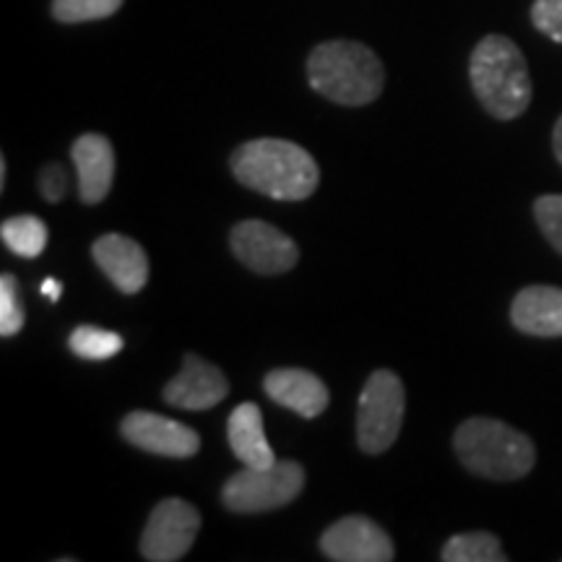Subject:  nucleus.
Here are the masks:
<instances>
[{
  "mask_svg": "<svg viewBox=\"0 0 562 562\" xmlns=\"http://www.w3.org/2000/svg\"><path fill=\"white\" fill-rule=\"evenodd\" d=\"M232 175L250 191L277 201L311 199L321 170L302 146L284 138H256L232 154Z\"/></svg>",
  "mask_w": 562,
  "mask_h": 562,
  "instance_id": "1",
  "label": "nucleus"
},
{
  "mask_svg": "<svg viewBox=\"0 0 562 562\" xmlns=\"http://www.w3.org/2000/svg\"><path fill=\"white\" fill-rule=\"evenodd\" d=\"M476 100L497 121H516L531 104V74L516 42L503 34H487L469 60Z\"/></svg>",
  "mask_w": 562,
  "mask_h": 562,
  "instance_id": "2",
  "label": "nucleus"
},
{
  "mask_svg": "<svg viewBox=\"0 0 562 562\" xmlns=\"http://www.w3.org/2000/svg\"><path fill=\"white\" fill-rule=\"evenodd\" d=\"M307 81L318 94L344 108L375 102L385 87L381 58L360 42H323L307 58Z\"/></svg>",
  "mask_w": 562,
  "mask_h": 562,
  "instance_id": "3",
  "label": "nucleus"
},
{
  "mask_svg": "<svg viewBox=\"0 0 562 562\" xmlns=\"http://www.w3.org/2000/svg\"><path fill=\"white\" fill-rule=\"evenodd\" d=\"M456 456L472 474L484 480H521L537 463V448L531 438L501 419H467L453 435Z\"/></svg>",
  "mask_w": 562,
  "mask_h": 562,
  "instance_id": "4",
  "label": "nucleus"
},
{
  "mask_svg": "<svg viewBox=\"0 0 562 562\" xmlns=\"http://www.w3.org/2000/svg\"><path fill=\"white\" fill-rule=\"evenodd\" d=\"M305 487V469L297 461H277L271 467H245L229 476L222 503L232 513H269L290 505Z\"/></svg>",
  "mask_w": 562,
  "mask_h": 562,
  "instance_id": "5",
  "label": "nucleus"
},
{
  "mask_svg": "<svg viewBox=\"0 0 562 562\" xmlns=\"http://www.w3.org/2000/svg\"><path fill=\"white\" fill-rule=\"evenodd\" d=\"M404 383L396 372L375 370L364 383L357 409V442L364 453H385L402 432Z\"/></svg>",
  "mask_w": 562,
  "mask_h": 562,
  "instance_id": "6",
  "label": "nucleus"
},
{
  "mask_svg": "<svg viewBox=\"0 0 562 562\" xmlns=\"http://www.w3.org/2000/svg\"><path fill=\"white\" fill-rule=\"evenodd\" d=\"M199 529L201 516L191 503L180 497L161 501L140 537V554L151 562H178L191 552Z\"/></svg>",
  "mask_w": 562,
  "mask_h": 562,
  "instance_id": "7",
  "label": "nucleus"
},
{
  "mask_svg": "<svg viewBox=\"0 0 562 562\" xmlns=\"http://www.w3.org/2000/svg\"><path fill=\"white\" fill-rule=\"evenodd\" d=\"M232 252L237 261L261 277H277L294 269L300 250L290 235L261 220H245L232 229Z\"/></svg>",
  "mask_w": 562,
  "mask_h": 562,
  "instance_id": "8",
  "label": "nucleus"
},
{
  "mask_svg": "<svg viewBox=\"0 0 562 562\" xmlns=\"http://www.w3.org/2000/svg\"><path fill=\"white\" fill-rule=\"evenodd\" d=\"M321 550L334 562H391L396 554L389 533L364 516H347L328 526Z\"/></svg>",
  "mask_w": 562,
  "mask_h": 562,
  "instance_id": "9",
  "label": "nucleus"
},
{
  "mask_svg": "<svg viewBox=\"0 0 562 562\" xmlns=\"http://www.w3.org/2000/svg\"><path fill=\"white\" fill-rule=\"evenodd\" d=\"M121 432L131 446L167 459H191L201 448V438L193 427L154 412H131L123 419Z\"/></svg>",
  "mask_w": 562,
  "mask_h": 562,
  "instance_id": "10",
  "label": "nucleus"
},
{
  "mask_svg": "<svg viewBox=\"0 0 562 562\" xmlns=\"http://www.w3.org/2000/svg\"><path fill=\"white\" fill-rule=\"evenodd\" d=\"M165 402L186 412H206L229 396V381L224 372L201 357L188 355L186 364L165 385Z\"/></svg>",
  "mask_w": 562,
  "mask_h": 562,
  "instance_id": "11",
  "label": "nucleus"
},
{
  "mask_svg": "<svg viewBox=\"0 0 562 562\" xmlns=\"http://www.w3.org/2000/svg\"><path fill=\"white\" fill-rule=\"evenodd\" d=\"M91 256L104 277L123 294H138L149 281V258L136 240L125 235H102L91 245Z\"/></svg>",
  "mask_w": 562,
  "mask_h": 562,
  "instance_id": "12",
  "label": "nucleus"
},
{
  "mask_svg": "<svg viewBox=\"0 0 562 562\" xmlns=\"http://www.w3.org/2000/svg\"><path fill=\"white\" fill-rule=\"evenodd\" d=\"M76 175H79V195L83 203H102L108 199L115 180V149L102 133H83L70 146Z\"/></svg>",
  "mask_w": 562,
  "mask_h": 562,
  "instance_id": "13",
  "label": "nucleus"
},
{
  "mask_svg": "<svg viewBox=\"0 0 562 562\" xmlns=\"http://www.w3.org/2000/svg\"><path fill=\"white\" fill-rule=\"evenodd\" d=\"M263 389L271 402H277L284 409L297 412L300 417L315 419L326 412L328 389L313 372L300 368H279L266 375Z\"/></svg>",
  "mask_w": 562,
  "mask_h": 562,
  "instance_id": "14",
  "label": "nucleus"
},
{
  "mask_svg": "<svg viewBox=\"0 0 562 562\" xmlns=\"http://www.w3.org/2000/svg\"><path fill=\"white\" fill-rule=\"evenodd\" d=\"M510 321L521 334L539 339L562 336V290L560 286H526L510 305Z\"/></svg>",
  "mask_w": 562,
  "mask_h": 562,
  "instance_id": "15",
  "label": "nucleus"
},
{
  "mask_svg": "<svg viewBox=\"0 0 562 562\" xmlns=\"http://www.w3.org/2000/svg\"><path fill=\"white\" fill-rule=\"evenodd\" d=\"M227 440H229L232 453H235L245 467L263 469V467H271V463H277V456H273L263 432L261 406L250 402L237 406L227 419Z\"/></svg>",
  "mask_w": 562,
  "mask_h": 562,
  "instance_id": "16",
  "label": "nucleus"
},
{
  "mask_svg": "<svg viewBox=\"0 0 562 562\" xmlns=\"http://www.w3.org/2000/svg\"><path fill=\"white\" fill-rule=\"evenodd\" d=\"M0 237H3V245L13 256L32 261L47 248V224L32 214L11 216L0 227Z\"/></svg>",
  "mask_w": 562,
  "mask_h": 562,
  "instance_id": "17",
  "label": "nucleus"
},
{
  "mask_svg": "<svg viewBox=\"0 0 562 562\" xmlns=\"http://www.w3.org/2000/svg\"><path fill=\"white\" fill-rule=\"evenodd\" d=\"M440 558L446 562H505L508 554L503 552L501 539L490 531H467L448 539Z\"/></svg>",
  "mask_w": 562,
  "mask_h": 562,
  "instance_id": "18",
  "label": "nucleus"
},
{
  "mask_svg": "<svg viewBox=\"0 0 562 562\" xmlns=\"http://www.w3.org/2000/svg\"><path fill=\"white\" fill-rule=\"evenodd\" d=\"M68 347L79 360L108 362L115 355H121L123 336L115 331H104L100 326H79L70 334Z\"/></svg>",
  "mask_w": 562,
  "mask_h": 562,
  "instance_id": "19",
  "label": "nucleus"
},
{
  "mask_svg": "<svg viewBox=\"0 0 562 562\" xmlns=\"http://www.w3.org/2000/svg\"><path fill=\"white\" fill-rule=\"evenodd\" d=\"M123 0H53V16L60 24H83L100 21L121 11Z\"/></svg>",
  "mask_w": 562,
  "mask_h": 562,
  "instance_id": "20",
  "label": "nucleus"
},
{
  "mask_svg": "<svg viewBox=\"0 0 562 562\" xmlns=\"http://www.w3.org/2000/svg\"><path fill=\"white\" fill-rule=\"evenodd\" d=\"M24 328V305H21L19 281L11 273L0 277V334L9 339Z\"/></svg>",
  "mask_w": 562,
  "mask_h": 562,
  "instance_id": "21",
  "label": "nucleus"
},
{
  "mask_svg": "<svg viewBox=\"0 0 562 562\" xmlns=\"http://www.w3.org/2000/svg\"><path fill=\"white\" fill-rule=\"evenodd\" d=\"M533 216H537L539 229L550 240V245L562 256V193L542 195L533 203Z\"/></svg>",
  "mask_w": 562,
  "mask_h": 562,
  "instance_id": "22",
  "label": "nucleus"
},
{
  "mask_svg": "<svg viewBox=\"0 0 562 562\" xmlns=\"http://www.w3.org/2000/svg\"><path fill=\"white\" fill-rule=\"evenodd\" d=\"M531 21L539 32L562 45V0H533Z\"/></svg>",
  "mask_w": 562,
  "mask_h": 562,
  "instance_id": "23",
  "label": "nucleus"
},
{
  "mask_svg": "<svg viewBox=\"0 0 562 562\" xmlns=\"http://www.w3.org/2000/svg\"><path fill=\"white\" fill-rule=\"evenodd\" d=\"M68 191V175L60 165H47L40 172V193L47 203H60L63 195Z\"/></svg>",
  "mask_w": 562,
  "mask_h": 562,
  "instance_id": "24",
  "label": "nucleus"
},
{
  "mask_svg": "<svg viewBox=\"0 0 562 562\" xmlns=\"http://www.w3.org/2000/svg\"><path fill=\"white\" fill-rule=\"evenodd\" d=\"M40 292L45 294L47 300H53V302H58L60 300V294H63V284L58 279H45L42 281V286H40Z\"/></svg>",
  "mask_w": 562,
  "mask_h": 562,
  "instance_id": "25",
  "label": "nucleus"
},
{
  "mask_svg": "<svg viewBox=\"0 0 562 562\" xmlns=\"http://www.w3.org/2000/svg\"><path fill=\"white\" fill-rule=\"evenodd\" d=\"M552 146H554V157H558V161L562 165V115H560V121L554 123V131H552Z\"/></svg>",
  "mask_w": 562,
  "mask_h": 562,
  "instance_id": "26",
  "label": "nucleus"
},
{
  "mask_svg": "<svg viewBox=\"0 0 562 562\" xmlns=\"http://www.w3.org/2000/svg\"><path fill=\"white\" fill-rule=\"evenodd\" d=\"M0 186H5V159L0 161Z\"/></svg>",
  "mask_w": 562,
  "mask_h": 562,
  "instance_id": "27",
  "label": "nucleus"
}]
</instances>
